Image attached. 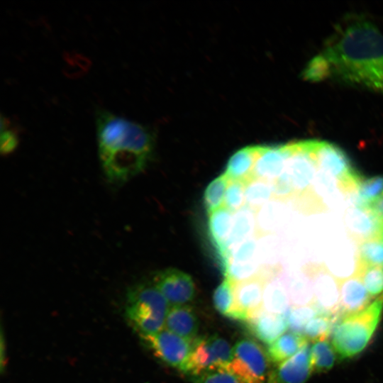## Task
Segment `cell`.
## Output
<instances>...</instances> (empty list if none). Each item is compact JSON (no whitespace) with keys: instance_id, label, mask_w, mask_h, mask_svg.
I'll return each mask as SVG.
<instances>
[{"instance_id":"6da1fadb","label":"cell","mask_w":383,"mask_h":383,"mask_svg":"<svg viewBox=\"0 0 383 383\" xmlns=\"http://www.w3.org/2000/svg\"><path fill=\"white\" fill-rule=\"evenodd\" d=\"M302 76L311 82L331 80L383 93V33L364 17L345 18Z\"/></svg>"},{"instance_id":"7a4b0ae2","label":"cell","mask_w":383,"mask_h":383,"mask_svg":"<svg viewBox=\"0 0 383 383\" xmlns=\"http://www.w3.org/2000/svg\"><path fill=\"white\" fill-rule=\"evenodd\" d=\"M96 125L99 159L110 183L123 184L144 170L155 143L149 128L105 109L97 110Z\"/></svg>"},{"instance_id":"3957f363","label":"cell","mask_w":383,"mask_h":383,"mask_svg":"<svg viewBox=\"0 0 383 383\" xmlns=\"http://www.w3.org/2000/svg\"><path fill=\"white\" fill-rule=\"evenodd\" d=\"M383 311V296L374 299L365 309L340 316L331 337L339 360L360 353L368 345L380 322Z\"/></svg>"},{"instance_id":"277c9868","label":"cell","mask_w":383,"mask_h":383,"mask_svg":"<svg viewBox=\"0 0 383 383\" xmlns=\"http://www.w3.org/2000/svg\"><path fill=\"white\" fill-rule=\"evenodd\" d=\"M168 305L153 284H138L128 290L125 314L140 337L152 335L163 329Z\"/></svg>"},{"instance_id":"5b68a950","label":"cell","mask_w":383,"mask_h":383,"mask_svg":"<svg viewBox=\"0 0 383 383\" xmlns=\"http://www.w3.org/2000/svg\"><path fill=\"white\" fill-rule=\"evenodd\" d=\"M232 357L233 348L222 337L212 335L197 338L193 341L185 372L196 377L211 371L228 370Z\"/></svg>"},{"instance_id":"8992f818","label":"cell","mask_w":383,"mask_h":383,"mask_svg":"<svg viewBox=\"0 0 383 383\" xmlns=\"http://www.w3.org/2000/svg\"><path fill=\"white\" fill-rule=\"evenodd\" d=\"M268 360L267 355L257 342L244 338L233 348V357L228 370L243 383H265Z\"/></svg>"},{"instance_id":"52a82bcc","label":"cell","mask_w":383,"mask_h":383,"mask_svg":"<svg viewBox=\"0 0 383 383\" xmlns=\"http://www.w3.org/2000/svg\"><path fill=\"white\" fill-rule=\"evenodd\" d=\"M141 338L155 357L165 364L185 372L193 342L167 329L141 336Z\"/></svg>"},{"instance_id":"ba28073f","label":"cell","mask_w":383,"mask_h":383,"mask_svg":"<svg viewBox=\"0 0 383 383\" xmlns=\"http://www.w3.org/2000/svg\"><path fill=\"white\" fill-rule=\"evenodd\" d=\"M153 285L172 306L186 305L195 296V285L190 275L174 268L158 272Z\"/></svg>"},{"instance_id":"9c48e42d","label":"cell","mask_w":383,"mask_h":383,"mask_svg":"<svg viewBox=\"0 0 383 383\" xmlns=\"http://www.w3.org/2000/svg\"><path fill=\"white\" fill-rule=\"evenodd\" d=\"M266 281L259 277L235 283L231 318L248 321L262 309Z\"/></svg>"},{"instance_id":"30bf717a","label":"cell","mask_w":383,"mask_h":383,"mask_svg":"<svg viewBox=\"0 0 383 383\" xmlns=\"http://www.w3.org/2000/svg\"><path fill=\"white\" fill-rule=\"evenodd\" d=\"M310 355L311 345L308 343L294 355L272 370L267 383H305L312 374Z\"/></svg>"},{"instance_id":"8fae6325","label":"cell","mask_w":383,"mask_h":383,"mask_svg":"<svg viewBox=\"0 0 383 383\" xmlns=\"http://www.w3.org/2000/svg\"><path fill=\"white\" fill-rule=\"evenodd\" d=\"M311 278L315 304L323 312L339 317V281L325 268L317 270Z\"/></svg>"},{"instance_id":"7c38bea8","label":"cell","mask_w":383,"mask_h":383,"mask_svg":"<svg viewBox=\"0 0 383 383\" xmlns=\"http://www.w3.org/2000/svg\"><path fill=\"white\" fill-rule=\"evenodd\" d=\"M289 310L284 314H274L262 308L247 321L248 328L257 339L269 345L286 333Z\"/></svg>"},{"instance_id":"4fadbf2b","label":"cell","mask_w":383,"mask_h":383,"mask_svg":"<svg viewBox=\"0 0 383 383\" xmlns=\"http://www.w3.org/2000/svg\"><path fill=\"white\" fill-rule=\"evenodd\" d=\"M288 154V145H258L252 177L268 182L278 177L284 170Z\"/></svg>"},{"instance_id":"5bb4252c","label":"cell","mask_w":383,"mask_h":383,"mask_svg":"<svg viewBox=\"0 0 383 383\" xmlns=\"http://www.w3.org/2000/svg\"><path fill=\"white\" fill-rule=\"evenodd\" d=\"M372 299L359 277L344 279L340 283L339 317L365 309Z\"/></svg>"},{"instance_id":"9a60e30c","label":"cell","mask_w":383,"mask_h":383,"mask_svg":"<svg viewBox=\"0 0 383 383\" xmlns=\"http://www.w3.org/2000/svg\"><path fill=\"white\" fill-rule=\"evenodd\" d=\"M165 326L167 330L189 341L197 338L198 319L189 306L177 305L169 308Z\"/></svg>"},{"instance_id":"2e32d148","label":"cell","mask_w":383,"mask_h":383,"mask_svg":"<svg viewBox=\"0 0 383 383\" xmlns=\"http://www.w3.org/2000/svg\"><path fill=\"white\" fill-rule=\"evenodd\" d=\"M255 230L256 218L253 209L244 206L239 211L235 212L231 233L223 248L218 253L221 260L223 258L228 250L252 236L255 233Z\"/></svg>"},{"instance_id":"e0dca14e","label":"cell","mask_w":383,"mask_h":383,"mask_svg":"<svg viewBox=\"0 0 383 383\" xmlns=\"http://www.w3.org/2000/svg\"><path fill=\"white\" fill-rule=\"evenodd\" d=\"M258 145L243 148L229 159L224 174L231 181L247 184L253 179L252 172L257 156Z\"/></svg>"},{"instance_id":"ac0fdd59","label":"cell","mask_w":383,"mask_h":383,"mask_svg":"<svg viewBox=\"0 0 383 383\" xmlns=\"http://www.w3.org/2000/svg\"><path fill=\"white\" fill-rule=\"evenodd\" d=\"M279 278L285 286L292 306L315 304L312 279L295 272H286Z\"/></svg>"},{"instance_id":"d6986e66","label":"cell","mask_w":383,"mask_h":383,"mask_svg":"<svg viewBox=\"0 0 383 383\" xmlns=\"http://www.w3.org/2000/svg\"><path fill=\"white\" fill-rule=\"evenodd\" d=\"M309 341L300 333L286 332L267 345V355L274 364H280L298 353Z\"/></svg>"},{"instance_id":"ffe728a7","label":"cell","mask_w":383,"mask_h":383,"mask_svg":"<svg viewBox=\"0 0 383 383\" xmlns=\"http://www.w3.org/2000/svg\"><path fill=\"white\" fill-rule=\"evenodd\" d=\"M292 307L289 296L282 280L274 277L265 283L262 309L274 314H284Z\"/></svg>"},{"instance_id":"44dd1931","label":"cell","mask_w":383,"mask_h":383,"mask_svg":"<svg viewBox=\"0 0 383 383\" xmlns=\"http://www.w3.org/2000/svg\"><path fill=\"white\" fill-rule=\"evenodd\" d=\"M233 212L222 206L209 214L211 240L219 253L228 238L233 223Z\"/></svg>"},{"instance_id":"7402d4cb","label":"cell","mask_w":383,"mask_h":383,"mask_svg":"<svg viewBox=\"0 0 383 383\" xmlns=\"http://www.w3.org/2000/svg\"><path fill=\"white\" fill-rule=\"evenodd\" d=\"M337 356L331 342L328 339L313 342L310 355L312 373L329 371L333 367Z\"/></svg>"},{"instance_id":"603a6c76","label":"cell","mask_w":383,"mask_h":383,"mask_svg":"<svg viewBox=\"0 0 383 383\" xmlns=\"http://www.w3.org/2000/svg\"><path fill=\"white\" fill-rule=\"evenodd\" d=\"M357 265L383 268V240L380 236L357 244Z\"/></svg>"},{"instance_id":"cb8c5ba5","label":"cell","mask_w":383,"mask_h":383,"mask_svg":"<svg viewBox=\"0 0 383 383\" xmlns=\"http://www.w3.org/2000/svg\"><path fill=\"white\" fill-rule=\"evenodd\" d=\"M383 196V177L375 176L362 180L357 191L355 206L368 209L369 207Z\"/></svg>"},{"instance_id":"d4e9b609","label":"cell","mask_w":383,"mask_h":383,"mask_svg":"<svg viewBox=\"0 0 383 383\" xmlns=\"http://www.w3.org/2000/svg\"><path fill=\"white\" fill-rule=\"evenodd\" d=\"M339 317L322 312L312 318L305 326L303 335L309 341L326 340L331 335Z\"/></svg>"},{"instance_id":"484cf974","label":"cell","mask_w":383,"mask_h":383,"mask_svg":"<svg viewBox=\"0 0 383 383\" xmlns=\"http://www.w3.org/2000/svg\"><path fill=\"white\" fill-rule=\"evenodd\" d=\"M245 206L257 209L269 201L273 196L270 182L253 179L245 184Z\"/></svg>"},{"instance_id":"4316f807","label":"cell","mask_w":383,"mask_h":383,"mask_svg":"<svg viewBox=\"0 0 383 383\" xmlns=\"http://www.w3.org/2000/svg\"><path fill=\"white\" fill-rule=\"evenodd\" d=\"M229 182L230 179L223 173L207 186L204 194V203L209 214L223 206L226 192Z\"/></svg>"},{"instance_id":"83f0119b","label":"cell","mask_w":383,"mask_h":383,"mask_svg":"<svg viewBox=\"0 0 383 383\" xmlns=\"http://www.w3.org/2000/svg\"><path fill=\"white\" fill-rule=\"evenodd\" d=\"M357 276L373 299L383 296V268L357 265Z\"/></svg>"},{"instance_id":"f1b7e54d","label":"cell","mask_w":383,"mask_h":383,"mask_svg":"<svg viewBox=\"0 0 383 383\" xmlns=\"http://www.w3.org/2000/svg\"><path fill=\"white\" fill-rule=\"evenodd\" d=\"M235 282L226 277L216 287L213 295L216 309L222 315L231 317L234 307V289Z\"/></svg>"},{"instance_id":"f546056e","label":"cell","mask_w":383,"mask_h":383,"mask_svg":"<svg viewBox=\"0 0 383 383\" xmlns=\"http://www.w3.org/2000/svg\"><path fill=\"white\" fill-rule=\"evenodd\" d=\"M322 312L323 311L315 304L303 306H292L288 316L290 331L303 335L307 323Z\"/></svg>"},{"instance_id":"4dcf8cb0","label":"cell","mask_w":383,"mask_h":383,"mask_svg":"<svg viewBox=\"0 0 383 383\" xmlns=\"http://www.w3.org/2000/svg\"><path fill=\"white\" fill-rule=\"evenodd\" d=\"M245 186L244 182L230 180L226 192L223 206L233 213L242 209L245 204Z\"/></svg>"},{"instance_id":"1f68e13d","label":"cell","mask_w":383,"mask_h":383,"mask_svg":"<svg viewBox=\"0 0 383 383\" xmlns=\"http://www.w3.org/2000/svg\"><path fill=\"white\" fill-rule=\"evenodd\" d=\"M18 138L15 130L10 128L9 118L1 116L0 152L1 155H9L17 148Z\"/></svg>"},{"instance_id":"d6a6232c","label":"cell","mask_w":383,"mask_h":383,"mask_svg":"<svg viewBox=\"0 0 383 383\" xmlns=\"http://www.w3.org/2000/svg\"><path fill=\"white\" fill-rule=\"evenodd\" d=\"M270 182L272 194L277 199H289L295 191L291 177L285 168L278 177Z\"/></svg>"},{"instance_id":"836d02e7","label":"cell","mask_w":383,"mask_h":383,"mask_svg":"<svg viewBox=\"0 0 383 383\" xmlns=\"http://www.w3.org/2000/svg\"><path fill=\"white\" fill-rule=\"evenodd\" d=\"M194 383H243L240 379L228 370L208 372L193 378Z\"/></svg>"},{"instance_id":"e575fe53","label":"cell","mask_w":383,"mask_h":383,"mask_svg":"<svg viewBox=\"0 0 383 383\" xmlns=\"http://www.w3.org/2000/svg\"><path fill=\"white\" fill-rule=\"evenodd\" d=\"M376 217L383 221V196L374 202L368 209Z\"/></svg>"},{"instance_id":"d590c367","label":"cell","mask_w":383,"mask_h":383,"mask_svg":"<svg viewBox=\"0 0 383 383\" xmlns=\"http://www.w3.org/2000/svg\"><path fill=\"white\" fill-rule=\"evenodd\" d=\"M379 235H380V237H381L382 240H383V222L382 223V225H381V227H380Z\"/></svg>"}]
</instances>
